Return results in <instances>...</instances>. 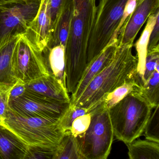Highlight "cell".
<instances>
[{
	"label": "cell",
	"mask_w": 159,
	"mask_h": 159,
	"mask_svg": "<svg viewBox=\"0 0 159 159\" xmlns=\"http://www.w3.org/2000/svg\"><path fill=\"white\" fill-rule=\"evenodd\" d=\"M8 1H10V0H0V2Z\"/></svg>",
	"instance_id": "cell-34"
},
{
	"label": "cell",
	"mask_w": 159,
	"mask_h": 159,
	"mask_svg": "<svg viewBox=\"0 0 159 159\" xmlns=\"http://www.w3.org/2000/svg\"><path fill=\"white\" fill-rule=\"evenodd\" d=\"M24 34L41 52L48 45L52 35L48 0H41L37 15Z\"/></svg>",
	"instance_id": "cell-11"
},
{
	"label": "cell",
	"mask_w": 159,
	"mask_h": 159,
	"mask_svg": "<svg viewBox=\"0 0 159 159\" xmlns=\"http://www.w3.org/2000/svg\"><path fill=\"white\" fill-rule=\"evenodd\" d=\"M74 11V0H66L59 16L54 32L47 46L61 45L66 48Z\"/></svg>",
	"instance_id": "cell-17"
},
{
	"label": "cell",
	"mask_w": 159,
	"mask_h": 159,
	"mask_svg": "<svg viewBox=\"0 0 159 159\" xmlns=\"http://www.w3.org/2000/svg\"><path fill=\"white\" fill-rule=\"evenodd\" d=\"M136 1L137 0H128L127 1V2L125 6L118 27L116 29L112 38H111L110 43L117 41L118 32L124 24L125 21L130 17L131 15L134 11L136 6Z\"/></svg>",
	"instance_id": "cell-29"
},
{
	"label": "cell",
	"mask_w": 159,
	"mask_h": 159,
	"mask_svg": "<svg viewBox=\"0 0 159 159\" xmlns=\"http://www.w3.org/2000/svg\"><path fill=\"white\" fill-rule=\"evenodd\" d=\"M42 54L49 73L54 76L66 87L65 73V46L61 45L52 47L46 46L43 50Z\"/></svg>",
	"instance_id": "cell-16"
},
{
	"label": "cell",
	"mask_w": 159,
	"mask_h": 159,
	"mask_svg": "<svg viewBox=\"0 0 159 159\" xmlns=\"http://www.w3.org/2000/svg\"><path fill=\"white\" fill-rule=\"evenodd\" d=\"M134 44L118 45L109 64L97 75L71 106L84 108L89 112L101 104L105 97L133 78L137 73L138 59L133 55Z\"/></svg>",
	"instance_id": "cell-2"
},
{
	"label": "cell",
	"mask_w": 159,
	"mask_h": 159,
	"mask_svg": "<svg viewBox=\"0 0 159 159\" xmlns=\"http://www.w3.org/2000/svg\"><path fill=\"white\" fill-rule=\"evenodd\" d=\"M155 70L159 71V47L148 51L141 84L146 82Z\"/></svg>",
	"instance_id": "cell-25"
},
{
	"label": "cell",
	"mask_w": 159,
	"mask_h": 159,
	"mask_svg": "<svg viewBox=\"0 0 159 159\" xmlns=\"http://www.w3.org/2000/svg\"><path fill=\"white\" fill-rule=\"evenodd\" d=\"M159 8V0H137L136 6L118 33V45L134 44V40L149 16Z\"/></svg>",
	"instance_id": "cell-10"
},
{
	"label": "cell",
	"mask_w": 159,
	"mask_h": 159,
	"mask_svg": "<svg viewBox=\"0 0 159 159\" xmlns=\"http://www.w3.org/2000/svg\"><path fill=\"white\" fill-rule=\"evenodd\" d=\"M141 85L140 79L138 75L108 94L102 102L105 107L110 109L119 103L127 94L139 89Z\"/></svg>",
	"instance_id": "cell-21"
},
{
	"label": "cell",
	"mask_w": 159,
	"mask_h": 159,
	"mask_svg": "<svg viewBox=\"0 0 159 159\" xmlns=\"http://www.w3.org/2000/svg\"><path fill=\"white\" fill-rule=\"evenodd\" d=\"M130 159H159V142L138 139L126 145Z\"/></svg>",
	"instance_id": "cell-19"
},
{
	"label": "cell",
	"mask_w": 159,
	"mask_h": 159,
	"mask_svg": "<svg viewBox=\"0 0 159 159\" xmlns=\"http://www.w3.org/2000/svg\"><path fill=\"white\" fill-rule=\"evenodd\" d=\"M53 159H83L78 137L72 135L70 131L65 132Z\"/></svg>",
	"instance_id": "cell-20"
},
{
	"label": "cell",
	"mask_w": 159,
	"mask_h": 159,
	"mask_svg": "<svg viewBox=\"0 0 159 159\" xmlns=\"http://www.w3.org/2000/svg\"><path fill=\"white\" fill-rule=\"evenodd\" d=\"M70 106V102L51 100L26 90L20 97L9 101L10 109L17 114L55 120H59Z\"/></svg>",
	"instance_id": "cell-9"
},
{
	"label": "cell",
	"mask_w": 159,
	"mask_h": 159,
	"mask_svg": "<svg viewBox=\"0 0 159 159\" xmlns=\"http://www.w3.org/2000/svg\"><path fill=\"white\" fill-rule=\"evenodd\" d=\"M25 83L18 80L13 85L9 94V101L19 97L25 93Z\"/></svg>",
	"instance_id": "cell-32"
},
{
	"label": "cell",
	"mask_w": 159,
	"mask_h": 159,
	"mask_svg": "<svg viewBox=\"0 0 159 159\" xmlns=\"http://www.w3.org/2000/svg\"><path fill=\"white\" fill-rule=\"evenodd\" d=\"M13 85L0 84V117L3 120L9 111V94Z\"/></svg>",
	"instance_id": "cell-28"
},
{
	"label": "cell",
	"mask_w": 159,
	"mask_h": 159,
	"mask_svg": "<svg viewBox=\"0 0 159 159\" xmlns=\"http://www.w3.org/2000/svg\"><path fill=\"white\" fill-rule=\"evenodd\" d=\"M25 90L39 96L60 102H70L66 87L51 74L25 83Z\"/></svg>",
	"instance_id": "cell-12"
},
{
	"label": "cell",
	"mask_w": 159,
	"mask_h": 159,
	"mask_svg": "<svg viewBox=\"0 0 159 159\" xmlns=\"http://www.w3.org/2000/svg\"><path fill=\"white\" fill-rule=\"evenodd\" d=\"M159 18H157L156 23L150 36L148 45V51H151L155 48L159 47Z\"/></svg>",
	"instance_id": "cell-31"
},
{
	"label": "cell",
	"mask_w": 159,
	"mask_h": 159,
	"mask_svg": "<svg viewBox=\"0 0 159 159\" xmlns=\"http://www.w3.org/2000/svg\"><path fill=\"white\" fill-rule=\"evenodd\" d=\"M55 151L38 147H29L25 159H53Z\"/></svg>",
	"instance_id": "cell-30"
},
{
	"label": "cell",
	"mask_w": 159,
	"mask_h": 159,
	"mask_svg": "<svg viewBox=\"0 0 159 159\" xmlns=\"http://www.w3.org/2000/svg\"><path fill=\"white\" fill-rule=\"evenodd\" d=\"M139 88L108 109L114 137L126 145L143 135L152 114V108Z\"/></svg>",
	"instance_id": "cell-3"
},
{
	"label": "cell",
	"mask_w": 159,
	"mask_h": 159,
	"mask_svg": "<svg viewBox=\"0 0 159 159\" xmlns=\"http://www.w3.org/2000/svg\"><path fill=\"white\" fill-rule=\"evenodd\" d=\"M66 0H48L51 24V37L54 32L62 9Z\"/></svg>",
	"instance_id": "cell-26"
},
{
	"label": "cell",
	"mask_w": 159,
	"mask_h": 159,
	"mask_svg": "<svg viewBox=\"0 0 159 159\" xmlns=\"http://www.w3.org/2000/svg\"><path fill=\"white\" fill-rule=\"evenodd\" d=\"M128 0H100L96 6L88 40L87 65L110 42Z\"/></svg>",
	"instance_id": "cell-5"
},
{
	"label": "cell",
	"mask_w": 159,
	"mask_h": 159,
	"mask_svg": "<svg viewBox=\"0 0 159 159\" xmlns=\"http://www.w3.org/2000/svg\"><path fill=\"white\" fill-rule=\"evenodd\" d=\"M28 148L15 133L0 124V159H25Z\"/></svg>",
	"instance_id": "cell-14"
},
{
	"label": "cell",
	"mask_w": 159,
	"mask_h": 159,
	"mask_svg": "<svg viewBox=\"0 0 159 159\" xmlns=\"http://www.w3.org/2000/svg\"><path fill=\"white\" fill-rule=\"evenodd\" d=\"M41 0L0 2V45L11 38L25 34L38 13Z\"/></svg>",
	"instance_id": "cell-7"
},
{
	"label": "cell",
	"mask_w": 159,
	"mask_h": 159,
	"mask_svg": "<svg viewBox=\"0 0 159 159\" xmlns=\"http://www.w3.org/2000/svg\"><path fill=\"white\" fill-rule=\"evenodd\" d=\"M91 123L86 132L77 136L83 159H107L114 139L108 109L103 102L89 112Z\"/></svg>",
	"instance_id": "cell-6"
},
{
	"label": "cell",
	"mask_w": 159,
	"mask_h": 159,
	"mask_svg": "<svg viewBox=\"0 0 159 159\" xmlns=\"http://www.w3.org/2000/svg\"><path fill=\"white\" fill-rule=\"evenodd\" d=\"M12 64L15 77L25 83L49 74L42 52L24 34L21 35L16 45Z\"/></svg>",
	"instance_id": "cell-8"
},
{
	"label": "cell",
	"mask_w": 159,
	"mask_h": 159,
	"mask_svg": "<svg viewBox=\"0 0 159 159\" xmlns=\"http://www.w3.org/2000/svg\"><path fill=\"white\" fill-rule=\"evenodd\" d=\"M2 124L10 129L29 147L56 151L65 132L59 120L23 116L9 109Z\"/></svg>",
	"instance_id": "cell-4"
},
{
	"label": "cell",
	"mask_w": 159,
	"mask_h": 159,
	"mask_svg": "<svg viewBox=\"0 0 159 159\" xmlns=\"http://www.w3.org/2000/svg\"><path fill=\"white\" fill-rule=\"evenodd\" d=\"M117 47V41L110 43L87 65L75 92L70 97V104L74 103L79 98L90 82L109 64L113 58Z\"/></svg>",
	"instance_id": "cell-13"
},
{
	"label": "cell",
	"mask_w": 159,
	"mask_h": 159,
	"mask_svg": "<svg viewBox=\"0 0 159 159\" xmlns=\"http://www.w3.org/2000/svg\"><path fill=\"white\" fill-rule=\"evenodd\" d=\"M3 120L1 118V117H0V124H2V122H3Z\"/></svg>",
	"instance_id": "cell-33"
},
{
	"label": "cell",
	"mask_w": 159,
	"mask_h": 159,
	"mask_svg": "<svg viewBox=\"0 0 159 159\" xmlns=\"http://www.w3.org/2000/svg\"><path fill=\"white\" fill-rule=\"evenodd\" d=\"M91 120V115L89 112L78 117L72 122L70 132L75 136L82 135L88 129Z\"/></svg>",
	"instance_id": "cell-27"
},
{
	"label": "cell",
	"mask_w": 159,
	"mask_h": 159,
	"mask_svg": "<svg viewBox=\"0 0 159 159\" xmlns=\"http://www.w3.org/2000/svg\"><path fill=\"white\" fill-rule=\"evenodd\" d=\"M159 17V9L149 16L147 25L142 32L139 39L135 44L136 50L137 52L138 63L137 67V73L141 81L144 70L145 62L148 53V45L150 36L156 23L157 18Z\"/></svg>",
	"instance_id": "cell-18"
},
{
	"label": "cell",
	"mask_w": 159,
	"mask_h": 159,
	"mask_svg": "<svg viewBox=\"0 0 159 159\" xmlns=\"http://www.w3.org/2000/svg\"><path fill=\"white\" fill-rule=\"evenodd\" d=\"M143 134L146 139L159 142V106L154 108Z\"/></svg>",
	"instance_id": "cell-23"
},
{
	"label": "cell",
	"mask_w": 159,
	"mask_h": 159,
	"mask_svg": "<svg viewBox=\"0 0 159 159\" xmlns=\"http://www.w3.org/2000/svg\"><path fill=\"white\" fill-rule=\"evenodd\" d=\"M21 35L13 37L0 45V84L13 85L18 80L13 70V56Z\"/></svg>",
	"instance_id": "cell-15"
},
{
	"label": "cell",
	"mask_w": 159,
	"mask_h": 159,
	"mask_svg": "<svg viewBox=\"0 0 159 159\" xmlns=\"http://www.w3.org/2000/svg\"><path fill=\"white\" fill-rule=\"evenodd\" d=\"M96 0H74V11L65 48L68 93H74L87 65L88 40L94 16Z\"/></svg>",
	"instance_id": "cell-1"
},
{
	"label": "cell",
	"mask_w": 159,
	"mask_h": 159,
	"mask_svg": "<svg viewBox=\"0 0 159 159\" xmlns=\"http://www.w3.org/2000/svg\"><path fill=\"white\" fill-rule=\"evenodd\" d=\"M139 92L152 108L159 106V71L155 70L146 82L140 85Z\"/></svg>",
	"instance_id": "cell-22"
},
{
	"label": "cell",
	"mask_w": 159,
	"mask_h": 159,
	"mask_svg": "<svg viewBox=\"0 0 159 159\" xmlns=\"http://www.w3.org/2000/svg\"><path fill=\"white\" fill-rule=\"evenodd\" d=\"M87 113H89V111L86 109L70 105L59 120V124L65 133L70 131L73 121L78 117Z\"/></svg>",
	"instance_id": "cell-24"
}]
</instances>
